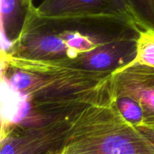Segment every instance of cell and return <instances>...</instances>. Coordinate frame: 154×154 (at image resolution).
Masks as SVG:
<instances>
[{"mask_svg":"<svg viewBox=\"0 0 154 154\" xmlns=\"http://www.w3.org/2000/svg\"><path fill=\"white\" fill-rule=\"evenodd\" d=\"M82 109L49 123L2 132L1 154H50L61 144Z\"/></svg>","mask_w":154,"mask_h":154,"instance_id":"277c9868","label":"cell"},{"mask_svg":"<svg viewBox=\"0 0 154 154\" xmlns=\"http://www.w3.org/2000/svg\"><path fill=\"white\" fill-rule=\"evenodd\" d=\"M34 12L38 17L48 19H117L131 24L111 0H43L35 6Z\"/></svg>","mask_w":154,"mask_h":154,"instance_id":"52a82bcc","label":"cell"},{"mask_svg":"<svg viewBox=\"0 0 154 154\" xmlns=\"http://www.w3.org/2000/svg\"><path fill=\"white\" fill-rule=\"evenodd\" d=\"M2 83L16 94L19 108L1 132L44 124L114 95L113 72H91L55 60H26L2 53Z\"/></svg>","mask_w":154,"mask_h":154,"instance_id":"6da1fadb","label":"cell"},{"mask_svg":"<svg viewBox=\"0 0 154 154\" xmlns=\"http://www.w3.org/2000/svg\"><path fill=\"white\" fill-rule=\"evenodd\" d=\"M138 30L87 51L74 59L55 61L65 66L91 72H114L128 66L136 56Z\"/></svg>","mask_w":154,"mask_h":154,"instance_id":"5b68a950","label":"cell"},{"mask_svg":"<svg viewBox=\"0 0 154 154\" xmlns=\"http://www.w3.org/2000/svg\"><path fill=\"white\" fill-rule=\"evenodd\" d=\"M114 102L123 117L135 127L141 129L144 128V114L141 107L131 98L124 96H115Z\"/></svg>","mask_w":154,"mask_h":154,"instance_id":"30bf717a","label":"cell"},{"mask_svg":"<svg viewBox=\"0 0 154 154\" xmlns=\"http://www.w3.org/2000/svg\"><path fill=\"white\" fill-rule=\"evenodd\" d=\"M29 4H33V0H26Z\"/></svg>","mask_w":154,"mask_h":154,"instance_id":"5bb4252c","label":"cell"},{"mask_svg":"<svg viewBox=\"0 0 154 154\" xmlns=\"http://www.w3.org/2000/svg\"><path fill=\"white\" fill-rule=\"evenodd\" d=\"M52 154H154V143L123 117L113 96L81 110Z\"/></svg>","mask_w":154,"mask_h":154,"instance_id":"3957f363","label":"cell"},{"mask_svg":"<svg viewBox=\"0 0 154 154\" xmlns=\"http://www.w3.org/2000/svg\"><path fill=\"white\" fill-rule=\"evenodd\" d=\"M33 4L26 0H1V31L5 51L18 37L22 29L27 10Z\"/></svg>","mask_w":154,"mask_h":154,"instance_id":"ba28073f","label":"cell"},{"mask_svg":"<svg viewBox=\"0 0 154 154\" xmlns=\"http://www.w3.org/2000/svg\"><path fill=\"white\" fill-rule=\"evenodd\" d=\"M113 90L115 96H128L141 107L144 120L141 130H154V69L135 64L113 72Z\"/></svg>","mask_w":154,"mask_h":154,"instance_id":"8992f818","label":"cell"},{"mask_svg":"<svg viewBox=\"0 0 154 154\" xmlns=\"http://www.w3.org/2000/svg\"><path fill=\"white\" fill-rule=\"evenodd\" d=\"M141 29H154V0H129Z\"/></svg>","mask_w":154,"mask_h":154,"instance_id":"8fae6325","label":"cell"},{"mask_svg":"<svg viewBox=\"0 0 154 154\" xmlns=\"http://www.w3.org/2000/svg\"><path fill=\"white\" fill-rule=\"evenodd\" d=\"M135 64L143 65L154 69V29H143L138 31L136 56L132 63L125 67Z\"/></svg>","mask_w":154,"mask_h":154,"instance_id":"9c48e42d","label":"cell"},{"mask_svg":"<svg viewBox=\"0 0 154 154\" xmlns=\"http://www.w3.org/2000/svg\"><path fill=\"white\" fill-rule=\"evenodd\" d=\"M154 143V130L148 131V130H141Z\"/></svg>","mask_w":154,"mask_h":154,"instance_id":"4fadbf2b","label":"cell"},{"mask_svg":"<svg viewBox=\"0 0 154 154\" xmlns=\"http://www.w3.org/2000/svg\"><path fill=\"white\" fill-rule=\"evenodd\" d=\"M114 8L123 15L135 28L141 29V26L129 0H111Z\"/></svg>","mask_w":154,"mask_h":154,"instance_id":"7c38bea8","label":"cell"},{"mask_svg":"<svg viewBox=\"0 0 154 154\" xmlns=\"http://www.w3.org/2000/svg\"><path fill=\"white\" fill-rule=\"evenodd\" d=\"M34 7L27 10L18 37L2 53L41 61L74 59L138 30L124 20L41 18Z\"/></svg>","mask_w":154,"mask_h":154,"instance_id":"7a4b0ae2","label":"cell"}]
</instances>
